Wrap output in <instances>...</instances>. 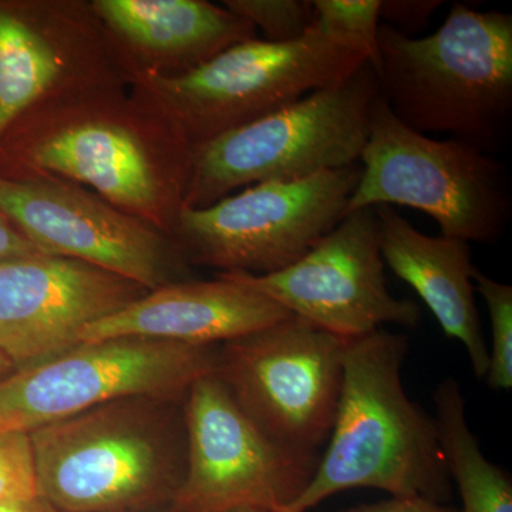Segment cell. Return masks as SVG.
I'll list each match as a JSON object with an SVG mask.
<instances>
[{
	"mask_svg": "<svg viewBox=\"0 0 512 512\" xmlns=\"http://www.w3.org/2000/svg\"><path fill=\"white\" fill-rule=\"evenodd\" d=\"M43 254H45V252L36 248L35 245L12 224V221L0 211V261Z\"/></svg>",
	"mask_w": 512,
	"mask_h": 512,
	"instance_id": "26",
	"label": "cell"
},
{
	"mask_svg": "<svg viewBox=\"0 0 512 512\" xmlns=\"http://www.w3.org/2000/svg\"><path fill=\"white\" fill-rule=\"evenodd\" d=\"M360 174L355 164L291 183L251 185L210 207H184L174 238L191 265L274 274L308 254L345 218Z\"/></svg>",
	"mask_w": 512,
	"mask_h": 512,
	"instance_id": "9",
	"label": "cell"
},
{
	"mask_svg": "<svg viewBox=\"0 0 512 512\" xmlns=\"http://www.w3.org/2000/svg\"><path fill=\"white\" fill-rule=\"evenodd\" d=\"M346 339L289 316L218 345L217 376L269 439L319 454L343 386Z\"/></svg>",
	"mask_w": 512,
	"mask_h": 512,
	"instance_id": "10",
	"label": "cell"
},
{
	"mask_svg": "<svg viewBox=\"0 0 512 512\" xmlns=\"http://www.w3.org/2000/svg\"><path fill=\"white\" fill-rule=\"evenodd\" d=\"M359 183L348 212L399 205L429 215L441 235L494 244L512 217L507 164L456 138L436 140L414 131L382 97L370 110Z\"/></svg>",
	"mask_w": 512,
	"mask_h": 512,
	"instance_id": "6",
	"label": "cell"
},
{
	"mask_svg": "<svg viewBox=\"0 0 512 512\" xmlns=\"http://www.w3.org/2000/svg\"><path fill=\"white\" fill-rule=\"evenodd\" d=\"M13 372H15V366L10 363L8 357L0 353V380L12 375Z\"/></svg>",
	"mask_w": 512,
	"mask_h": 512,
	"instance_id": "28",
	"label": "cell"
},
{
	"mask_svg": "<svg viewBox=\"0 0 512 512\" xmlns=\"http://www.w3.org/2000/svg\"><path fill=\"white\" fill-rule=\"evenodd\" d=\"M0 512H62L55 505L50 504L42 495L19 498V500L3 501L0 503Z\"/></svg>",
	"mask_w": 512,
	"mask_h": 512,
	"instance_id": "27",
	"label": "cell"
},
{
	"mask_svg": "<svg viewBox=\"0 0 512 512\" xmlns=\"http://www.w3.org/2000/svg\"><path fill=\"white\" fill-rule=\"evenodd\" d=\"M375 207L348 212L316 247L269 275L222 272L312 325L346 340L382 329H414L421 308L387 288Z\"/></svg>",
	"mask_w": 512,
	"mask_h": 512,
	"instance_id": "13",
	"label": "cell"
},
{
	"mask_svg": "<svg viewBox=\"0 0 512 512\" xmlns=\"http://www.w3.org/2000/svg\"><path fill=\"white\" fill-rule=\"evenodd\" d=\"M407 352L406 336L384 329L346 340L342 393L325 453L285 512H308L355 488L437 503L451 497L436 423L403 387Z\"/></svg>",
	"mask_w": 512,
	"mask_h": 512,
	"instance_id": "2",
	"label": "cell"
},
{
	"mask_svg": "<svg viewBox=\"0 0 512 512\" xmlns=\"http://www.w3.org/2000/svg\"><path fill=\"white\" fill-rule=\"evenodd\" d=\"M148 289L99 266L56 255L0 261V353L15 370L80 345L87 326Z\"/></svg>",
	"mask_w": 512,
	"mask_h": 512,
	"instance_id": "15",
	"label": "cell"
},
{
	"mask_svg": "<svg viewBox=\"0 0 512 512\" xmlns=\"http://www.w3.org/2000/svg\"><path fill=\"white\" fill-rule=\"evenodd\" d=\"M217 362L218 346L144 338L80 343L0 380V434H29L117 400L184 399Z\"/></svg>",
	"mask_w": 512,
	"mask_h": 512,
	"instance_id": "8",
	"label": "cell"
},
{
	"mask_svg": "<svg viewBox=\"0 0 512 512\" xmlns=\"http://www.w3.org/2000/svg\"><path fill=\"white\" fill-rule=\"evenodd\" d=\"M191 160L180 128L130 87L39 104L0 137V177L82 185L173 238Z\"/></svg>",
	"mask_w": 512,
	"mask_h": 512,
	"instance_id": "1",
	"label": "cell"
},
{
	"mask_svg": "<svg viewBox=\"0 0 512 512\" xmlns=\"http://www.w3.org/2000/svg\"><path fill=\"white\" fill-rule=\"evenodd\" d=\"M37 494L39 491L29 434H0V503Z\"/></svg>",
	"mask_w": 512,
	"mask_h": 512,
	"instance_id": "23",
	"label": "cell"
},
{
	"mask_svg": "<svg viewBox=\"0 0 512 512\" xmlns=\"http://www.w3.org/2000/svg\"><path fill=\"white\" fill-rule=\"evenodd\" d=\"M222 6L261 29L268 42H295L315 26L312 0H224Z\"/></svg>",
	"mask_w": 512,
	"mask_h": 512,
	"instance_id": "22",
	"label": "cell"
},
{
	"mask_svg": "<svg viewBox=\"0 0 512 512\" xmlns=\"http://www.w3.org/2000/svg\"><path fill=\"white\" fill-rule=\"evenodd\" d=\"M376 208L384 265L412 286L433 313L447 338L456 339L470 357L478 379L488 372V345L481 329L468 242L430 237L389 205Z\"/></svg>",
	"mask_w": 512,
	"mask_h": 512,
	"instance_id": "18",
	"label": "cell"
},
{
	"mask_svg": "<svg viewBox=\"0 0 512 512\" xmlns=\"http://www.w3.org/2000/svg\"><path fill=\"white\" fill-rule=\"evenodd\" d=\"M444 5L441 0H380V20L404 36L429 26L430 19Z\"/></svg>",
	"mask_w": 512,
	"mask_h": 512,
	"instance_id": "24",
	"label": "cell"
},
{
	"mask_svg": "<svg viewBox=\"0 0 512 512\" xmlns=\"http://www.w3.org/2000/svg\"><path fill=\"white\" fill-rule=\"evenodd\" d=\"M474 285L487 305L491 346L488 348L487 383L493 390L512 387V288L476 271Z\"/></svg>",
	"mask_w": 512,
	"mask_h": 512,
	"instance_id": "20",
	"label": "cell"
},
{
	"mask_svg": "<svg viewBox=\"0 0 512 512\" xmlns=\"http://www.w3.org/2000/svg\"><path fill=\"white\" fill-rule=\"evenodd\" d=\"M225 512H274L268 510H261V508H238V510H231Z\"/></svg>",
	"mask_w": 512,
	"mask_h": 512,
	"instance_id": "29",
	"label": "cell"
},
{
	"mask_svg": "<svg viewBox=\"0 0 512 512\" xmlns=\"http://www.w3.org/2000/svg\"><path fill=\"white\" fill-rule=\"evenodd\" d=\"M0 211L45 254L99 266L148 291L191 279L177 239L82 185L0 177Z\"/></svg>",
	"mask_w": 512,
	"mask_h": 512,
	"instance_id": "12",
	"label": "cell"
},
{
	"mask_svg": "<svg viewBox=\"0 0 512 512\" xmlns=\"http://www.w3.org/2000/svg\"><path fill=\"white\" fill-rule=\"evenodd\" d=\"M128 87L146 76H181L229 47L258 39V30L207 0H92Z\"/></svg>",
	"mask_w": 512,
	"mask_h": 512,
	"instance_id": "16",
	"label": "cell"
},
{
	"mask_svg": "<svg viewBox=\"0 0 512 512\" xmlns=\"http://www.w3.org/2000/svg\"><path fill=\"white\" fill-rule=\"evenodd\" d=\"M187 464L170 510L285 512L312 480L319 454L275 443L239 407L217 373L184 399Z\"/></svg>",
	"mask_w": 512,
	"mask_h": 512,
	"instance_id": "11",
	"label": "cell"
},
{
	"mask_svg": "<svg viewBox=\"0 0 512 512\" xmlns=\"http://www.w3.org/2000/svg\"><path fill=\"white\" fill-rule=\"evenodd\" d=\"M343 512H460L423 497H392L379 503L359 504Z\"/></svg>",
	"mask_w": 512,
	"mask_h": 512,
	"instance_id": "25",
	"label": "cell"
},
{
	"mask_svg": "<svg viewBox=\"0 0 512 512\" xmlns=\"http://www.w3.org/2000/svg\"><path fill=\"white\" fill-rule=\"evenodd\" d=\"M279 303L227 274L147 292L109 318L87 326L80 343L144 338L191 346H218L288 319Z\"/></svg>",
	"mask_w": 512,
	"mask_h": 512,
	"instance_id": "17",
	"label": "cell"
},
{
	"mask_svg": "<svg viewBox=\"0 0 512 512\" xmlns=\"http://www.w3.org/2000/svg\"><path fill=\"white\" fill-rule=\"evenodd\" d=\"M150 512H173V511H171L170 508H164V510L150 511Z\"/></svg>",
	"mask_w": 512,
	"mask_h": 512,
	"instance_id": "30",
	"label": "cell"
},
{
	"mask_svg": "<svg viewBox=\"0 0 512 512\" xmlns=\"http://www.w3.org/2000/svg\"><path fill=\"white\" fill-rule=\"evenodd\" d=\"M434 423L448 474L460 493V512H512L511 477L491 463L467 423L466 399L450 377L433 394Z\"/></svg>",
	"mask_w": 512,
	"mask_h": 512,
	"instance_id": "19",
	"label": "cell"
},
{
	"mask_svg": "<svg viewBox=\"0 0 512 512\" xmlns=\"http://www.w3.org/2000/svg\"><path fill=\"white\" fill-rule=\"evenodd\" d=\"M379 94L407 127L495 154L512 123V15L454 3L436 32L377 33Z\"/></svg>",
	"mask_w": 512,
	"mask_h": 512,
	"instance_id": "3",
	"label": "cell"
},
{
	"mask_svg": "<svg viewBox=\"0 0 512 512\" xmlns=\"http://www.w3.org/2000/svg\"><path fill=\"white\" fill-rule=\"evenodd\" d=\"M184 399L117 400L33 430L39 495L62 512L170 507L187 464Z\"/></svg>",
	"mask_w": 512,
	"mask_h": 512,
	"instance_id": "4",
	"label": "cell"
},
{
	"mask_svg": "<svg viewBox=\"0 0 512 512\" xmlns=\"http://www.w3.org/2000/svg\"><path fill=\"white\" fill-rule=\"evenodd\" d=\"M312 3L316 13L313 29L362 47L375 69L380 0H313Z\"/></svg>",
	"mask_w": 512,
	"mask_h": 512,
	"instance_id": "21",
	"label": "cell"
},
{
	"mask_svg": "<svg viewBox=\"0 0 512 512\" xmlns=\"http://www.w3.org/2000/svg\"><path fill=\"white\" fill-rule=\"evenodd\" d=\"M365 63L362 47L313 29L302 39H254L181 76H146L131 84L194 146L291 106L342 82Z\"/></svg>",
	"mask_w": 512,
	"mask_h": 512,
	"instance_id": "7",
	"label": "cell"
},
{
	"mask_svg": "<svg viewBox=\"0 0 512 512\" xmlns=\"http://www.w3.org/2000/svg\"><path fill=\"white\" fill-rule=\"evenodd\" d=\"M128 87L92 0H0V137L26 111Z\"/></svg>",
	"mask_w": 512,
	"mask_h": 512,
	"instance_id": "14",
	"label": "cell"
},
{
	"mask_svg": "<svg viewBox=\"0 0 512 512\" xmlns=\"http://www.w3.org/2000/svg\"><path fill=\"white\" fill-rule=\"evenodd\" d=\"M377 96L375 69L365 63L342 82L192 147L184 207H210L251 185L359 164Z\"/></svg>",
	"mask_w": 512,
	"mask_h": 512,
	"instance_id": "5",
	"label": "cell"
}]
</instances>
